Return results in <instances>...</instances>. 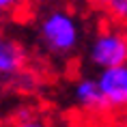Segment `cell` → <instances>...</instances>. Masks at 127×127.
<instances>
[{
	"instance_id": "obj_2",
	"label": "cell",
	"mask_w": 127,
	"mask_h": 127,
	"mask_svg": "<svg viewBox=\"0 0 127 127\" xmlns=\"http://www.w3.org/2000/svg\"><path fill=\"white\" fill-rule=\"evenodd\" d=\"M86 63L101 71L127 63V30L123 26H103L86 43Z\"/></svg>"
},
{
	"instance_id": "obj_7",
	"label": "cell",
	"mask_w": 127,
	"mask_h": 127,
	"mask_svg": "<svg viewBox=\"0 0 127 127\" xmlns=\"http://www.w3.org/2000/svg\"><path fill=\"white\" fill-rule=\"evenodd\" d=\"M103 9L116 24H127V0H108Z\"/></svg>"
},
{
	"instance_id": "obj_11",
	"label": "cell",
	"mask_w": 127,
	"mask_h": 127,
	"mask_svg": "<svg viewBox=\"0 0 127 127\" xmlns=\"http://www.w3.org/2000/svg\"><path fill=\"white\" fill-rule=\"evenodd\" d=\"M43 2H47V0H43Z\"/></svg>"
},
{
	"instance_id": "obj_4",
	"label": "cell",
	"mask_w": 127,
	"mask_h": 127,
	"mask_svg": "<svg viewBox=\"0 0 127 127\" xmlns=\"http://www.w3.org/2000/svg\"><path fill=\"white\" fill-rule=\"evenodd\" d=\"M28 67V52L20 41L0 30V80L15 82Z\"/></svg>"
},
{
	"instance_id": "obj_9",
	"label": "cell",
	"mask_w": 127,
	"mask_h": 127,
	"mask_svg": "<svg viewBox=\"0 0 127 127\" xmlns=\"http://www.w3.org/2000/svg\"><path fill=\"white\" fill-rule=\"evenodd\" d=\"M86 2L91 4V7H95V9H103L108 0H86Z\"/></svg>"
},
{
	"instance_id": "obj_3",
	"label": "cell",
	"mask_w": 127,
	"mask_h": 127,
	"mask_svg": "<svg viewBox=\"0 0 127 127\" xmlns=\"http://www.w3.org/2000/svg\"><path fill=\"white\" fill-rule=\"evenodd\" d=\"M97 82L110 110H127V63L97 71Z\"/></svg>"
},
{
	"instance_id": "obj_8",
	"label": "cell",
	"mask_w": 127,
	"mask_h": 127,
	"mask_svg": "<svg viewBox=\"0 0 127 127\" xmlns=\"http://www.w3.org/2000/svg\"><path fill=\"white\" fill-rule=\"evenodd\" d=\"M7 127H56L47 116H39V114H32L28 119H22V121H11Z\"/></svg>"
},
{
	"instance_id": "obj_1",
	"label": "cell",
	"mask_w": 127,
	"mask_h": 127,
	"mask_svg": "<svg viewBox=\"0 0 127 127\" xmlns=\"http://www.w3.org/2000/svg\"><path fill=\"white\" fill-rule=\"evenodd\" d=\"M34 39L45 58L67 63L82 50L86 24L67 4H47L34 20Z\"/></svg>"
},
{
	"instance_id": "obj_10",
	"label": "cell",
	"mask_w": 127,
	"mask_h": 127,
	"mask_svg": "<svg viewBox=\"0 0 127 127\" xmlns=\"http://www.w3.org/2000/svg\"><path fill=\"white\" fill-rule=\"evenodd\" d=\"M0 127H7V123H2V121H0Z\"/></svg>"
},
{
	"instance_id": "obj_6",
	"label": "cell",
	"mask_w": 127,
	"mask_h": 127,
	"mask_svg": "<svg viewBox=\"0 0 127 127\" xmlns=\"http://www.w3.org/2000/svg\"><path fill=\"white\" fill-rule=\"evenodd\" d=\"M30 7V0H0V20L2 17H17Z\"/></svg>"
},
{
	"instance_id": "obj_5",
	"label": "cell",
	"mask_w": 127,
	"mask_h": 127,
	"mask_svg": "<svg viewBox=\"0 0 127 127\" xmlns=\"http://www.w3.org/2000/svg\"><path fill=\"white\" fill-rule=\"evenodd\" d=\"M71 99L80 110L88 114H103L110 110L99 88L97 75H80L71 86Z\"/></svg>"
}]
</instances>
